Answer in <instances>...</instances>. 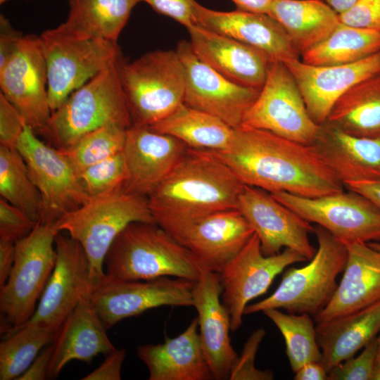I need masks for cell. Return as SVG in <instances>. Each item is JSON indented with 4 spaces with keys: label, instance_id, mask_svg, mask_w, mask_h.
I'll return each instance as SVG.
<instances>
[{
    "label": "cell",
    "instance_id": "cell-25",
    "mask_svg": "<svg viewBox=\"0 0 380 380\" xmlns=\"http://www.w3.org/2000/svg\"><path fill=\"white\" fill-rule=\"evenodd\" d=\"M347 260L343 277L327 305L315 316L327 322L380 302V251L367 243H345Z\"/></svg>",
    "mask_w": 380,
    "mask_h": 380
},
{
    "label": "cell",
    "instance_id": "cell-46",
    "mask_svg": "<svg viewBox=\"0 0 380 380\" xmlns=\"http://www.w3.org/2000/svg\"><path fill=\"white\" fill-rule=\"evenodd\" d=\"M126 350L117 349L108 353L103 362L96 369L82 378V380H120Z\"/></svg>",
    "mask_w": 380,
    "mask_h": 380
},
{
    "label": "cell",
    "instance_id": "cell-40",
    "mask_svg": "<svg viewBox=\"0 0 380 380\" xmlns=\"http://www.w3.org/2000/svg\"><path fill=\"white\" fill-rule=\"evenodd\" d=\"M379 342L373 338L357 355H354L328 373V380H372L377 360Z\"/></svg>",
    "mask_w": 380,
    "mask_h": 380
},
{
    "label": "cell",
    "instance_id": "cell-33",
    "mask_svg": "<svg viewBox=\"0 0 380 380\" xmlns=\"http://www.w3.org/2000/svg\"><path fill=\"white\" fill-rule=\"evenodd\" d=\"M325 122L355 136L380 137V75L355 84L342 95Z\"/></svg>",
    "mask_w": 380,
    "mask_h": 380
},
{
    "label": "cell",
    "instance_id": "cell-54",
    "mask_svg": "<svg viewBox=\"0 0 380 380\" xmlns=\"http://www.w3.org/2000/svg\"><path fill=\"white\" fill-rule=\"evenodd\" d=\"M372 380H380V358L376 360Z\"/></svg>",
    "mask_w": 380,
    "mask_h": 380
},
{
    "label": "cell",
    "instance_id": "cell-28",
    "mask_svg": "<svg viewBox=\"0 0 380 380\" xmlns=\"http://www.w3.org/2000/svg\"><path fill=\"white\" fill-rule=\"evenodd\" d=\"M93 308L90 295L85 296L65 319L53 341L48 378L58 376L72 360L89 362L99 354L108 355L115 348Z\"/></svg>",
    "mask_w": 380,
    "mask_h": 380
},
{
    "label": "cell",
    "instance_id": "cell-42",
    "mask_svg": "<svg viewBox=\"0 0 380 380\" xmlns=\"http://www.w3.org/2000/svg\"><path fill=\"white\" fill-rule=\"evenodd\" d=\"M37 223L20 208L0 198V239L15 243L27 236Z\"/></svg>",
    "mask_w": 380,
    "mask_h": 380
},
{
    "label": "cell",
    "instance_id": "cell-39",
    "mask_svg": "<svg viewBox=\"0 0 380 380\" xmlns=\"http://www.w3.org/2000/svg\"><path fill=\"white\" fill-rule=\"evenodd\" d=\"M77 177L89 198L124 189L127 170L123 152L88 167Z\"/></svg>",
    "mask_w": 380,
    "mask_h": 380
},
{
    "label": "cell",
    "instance_id": "cell-51",
    "mask_svg": "<svg viewBox=\"0 0 380 380\" xmlns=\"http://www.w3.org/2000/svg\"><path fill=\"white\" fill-rule=\"evenodd\" d=\"M295 380H328V372L320 362H310L298 369Z\"/></svg>",
    "mask_w": 380,
    "mask_h": 380
},
{
    "label": "cell",
    "instance_id": "cell-5",
    "mask_svg": "<svg viewBox=\"0 0 380 380\" xmlns=\"http://www.w3.org/2000/svg\"><path fill=\"white\" fill-rule=\"evenodd\" d=\"M121 59L75 90L52 113L44 137L53 147L69 148L84 135L104 126L127 129L132 125L118 71Z\"/></svg>",
    "mask_w": 380,
    "mask_h": 380
},
{
    "label": "cell",
    "instance_id": "cell-49",
    "mask_svg": "<svg viewBox=\"0 0 380 380\" xmlns=\"http://www.w3.org/2000/svg\"><path fill=\"white\" fill-rule=\"evenodd\" d=\"M15 255V243L0 239V288L8 280Z\"/></svg>",
    "mask_w": 380,
    "mask_h": 380
},
{
    "label": "cell",
    "instance_id": "cell-52",
    "mask_svg": "<svg viewBox=\"0 0 380 380\" xmlns=\"http://www.w3.org/2000/svg\"><path fill=\"white\" fill-rule=\"evenodd\" d=\"M237 9L268 14L273 0H232Z\"/></svg>",
    "mask_w": 380,
    "mask_h": 380
},
{
    "label": "cell",
    "instance_id": "cell-44",
    "mask_svg": "<svg viewBox=\"0 0 380 380\" xmlns=\"http://www.w3.org/2000/svg\"><path fill=\"white\" fill-rule=\"evenodd\" d=\"M338 15L343 24L380 32V0H357Z\"/></svg>",
    "mask_w": 380,
    "mask_h": 380
},
{
    "label": "cell",
    "instance_id": "cell-16",
    "mask_svg": "<svg viewBox=\"0 0 380 380\" xmlns=\"http://www.w3.org/2000/svg\"><path fill=\"white\" fill-rule=\"evenodd\" d=\"M56 261L31 318L34 324L57 332L83 297L90 295V267L81 244L61 232L55 239Z\"/></svg>",
    "mask_w": 380,
    "mask_h": 380
},
{
    "label": "cell",
    "instance_id": "cell-21",
    "mask_svg": "<svg viewBox=\"0 0 380 380\" xmlns=\"http://www.w3.org/2000/svg\"><path fill=\"white\" fill-rule=\"evenodd\" d=\"M219 273L201 267L192 289L203 351L213 379H229L238 357L229 337L230 315L221 299Z\"/></svg>",
    "mask_w": 380,
    "mask_h": 380
},
{
    "label": "cell",
    "instance_id": "cell-13",
    "mask_svg": "<svg viewBox=\"0 0 380 380\" xmlns=\"http://www.w3.org/2000/svg\"><path fill=\"white\" fill-rule=\"evenodd\" d=\"M194 281L162 277L148 280L106 276L90 293L91 303L107 329L120 321L160 306H193Z\"/></svg>",
    "mask_w": 380,
    "mask_h": 380
},
{
    "label": "cell",
    "instance_id": "cell-43",
    "mask_svg": "<svg viewBox=\"0 0 380 380\" xmlns=\"http://www.w3.org/2000/svg\"><path fill=\"white\" fill-rule=\"evenodd\" d=\"M26 125L20 112L0 93V146L16 148Z\"/></svg>",
    "mask_w": 380,
    "mask_h": 380
},
{
    "label": "cell",
    "instance_id": "cell-45",
    "mask_svg": "<svg viewBox=\"0 0 380 380\" xmlns=\"http://www.w3.org/2000/svg\"><path fill=\"white\" fill-rule=\"evenodd\" d=\"M148 4L159 14L170 17L186 27L195 25L194 6L195 0H139Z\"/></svg>",
    "mask_w": 380,
    "mask_h": 380
},
{
    "label": "cell",
    "instance_id": "cell-11",
    "mask_svg": "<svg viewBox=\"0 0 380 380\" xmlns=\"http://www.w3.org/2000/svg\"><path fill=\"white\" fill-rule=\"evenodd\" d=\"M347 190L315 198L283 191L270 194L302 218L324 228L343 243L380 242V209L361 194Z\"/></svg>",
    "mask_w": 380,
    "mask_h": 380
},
{
    "label": "cell",
    "instance_id": "cell-38",
    "mask_svg": "<svg viewBox=\"0 0 380 380\" xmlns=\"http://www.w3.org/2000/svg\"><path fill=\"white\" fill-rule=\"evenodd\" d=\"M126 129L117 125L104 126L84 135L69 148L58 150L79 174L88 167L122 151Z\"/></svg>",
    "mask_w": 380,
    "mask_h": 380
},
{
    "label": "cell",
    "instance_id": "cell-31",
    "mask_svg": "<svg viewBox=\"0 0 380 380\" xmlns=\"http://www.w3.org/2000/svg\"><path fill=\"white\" fill-rule=\"evenodd\" d=\"M148 127L177 138L190 148L215 151L229 148L234 129L219 118L184 103Z\"/></svg>",
    "mask_w": 380,
    "mask_h": 380
},
{
    "label": "cell",
    "instance_id": "cell-7",
    "mask_svg": "<svg viewBox=\"0 0 380 380\" xmlns=\"http://www.w3.org/2000/svg\"><path fill=\"white\" fill-rule=\"evenodd\" d=\"M118 71L132 124L151 126L184 103V71L176 51H150L132 62L122 58Z\"/></svg>",
    "mask_w": 380,
    "mask_h": 380
},
{
    "label": "cell",
    "instance_id": "cell-17",
    "mask_svg": "<svg viewBox=\"0 0 380 380\" xmlns=\"http://www.w3.org/2000/svg\"><path fill=\"white\" fill-rule=\"evenodd\" d=\"M175 51L184 71V103L219 118L233 128L240 127L260 89L236 84L220 74L198 58L189 42H179Z\"/></svg>",
    "mask_w": 380,
    "mask_h": 380
},
{
    "label": "cell",
    "instance_id": "cell-48",
    "mask_svg": "<svg viewBox=\"0 0 380 380\" xmlns=\"http://www.w3.org/2000/svg\"><path fill=\"white\" fill-rule=\"evenodd\" d=\"M53 350V342L47 345L37 356L18 380H44L48 378L50 360Z\"/></svg>",
    "mask_w": 380,
    "mask_h": 380
},
{
    "label": "cell",
    "instance_id": "cell-19",
    "mask_svg": "<svg viewBox=\"0 0 380 380\" xmlns=\"http://www.w3.org/2000/svg\"><path fill=\"white\" fill-rule=\"evenodd\" d=\"M189 147L177 138L132 124L126 129L123 155L127 170L124 189L148 197L170 175Z\"/></svg>",
    "mask_w": 380,
    "mask_h": 380
},
{
    "label": "cell",
    "instance_id": "cell-10",
    "mask_svg": "<svg viewBox=\"0 0 380 380\" xmlns=\"http://www.w3.org/2000/svg\"><path fill=\"white\" fill-rule=\"evenodd\" d=\"M241 126L308 145L314 143L321 129L310 115L293 75L277 60H271L265 82Z\"/></svg>",
    "mask_w": 380,
    "mask_h": 380
},
{
    "label": "cell",
    "instance_id": "cell-34",
    "mask_svg": "<svg viewBox=\"0 0 380 380\" xmlns=\"http://www.w3.org/2000/svg\"><path fill=\"white\" fill-rule=\"evenodd\" d=\"M380 51V32L340 23L322 42L303 53L302 61L312 65L348 64Z\"/></svg>",
    "mask_w": 380,
    "mask_h": 380
},
{
    "label": "cell",
    "instance_id": "cell-41",
    "mask_svg": "<svg viewBox=\"0 0 380 380\" xmlns=\"http://www.w3.org/2000/svg\"><path fill=\"white\" fill-rule=\"evenodd\" d=\"M265 333L264 329L260 328L251 334L231 370L229 380H272L274 379L272 371L260 370L255 366V356Z\"/></svg>",
    "mask_w": 380,
    "mask_h": 380
},
{
    "label": "cell",
    "instance_id": "cell-22",
    "mask_svg": "<svg viewBox=\"0 0 380 380\" xmlns=\"http://www.w3.org/2000/svg\"><path fill=\"white\" fill-rule=\"evenodd\" d=\"M253 234L241 212L234 208L198 220L174 239L191 253L201 267L220 273Z\"/></svg>",
    "mask_w": 380,
    "mask_h": 380
},
{
    "label": "cell",
    "instance_id": "cell-27",
    "mask_svg": "<svg viewBox=\"0 0 380 380\" xmlns=\"http://www.w3.org/2000/svg\"><path fill=\"white\" fill-rule=\"evenodd\" d=\"M198 330L196 317L177 336L137 347V355L148 368L149 380L213 379Z\"/></svg>",
    "mask_w": 380,
    "mask_h": 380
},
{
    "label": "cell",
    "instance_id": "cell-37",
    "mask_svg": "<svg viewBox=\"0 0 380 380\" xmlns=\"http://www.w3.org/2000/svg\"><path fill=\"white\" fill-rule=\"evenodd\" d=\"M278 328L284 337L291 369L295 373L306 363L320 362L321 350L318 344L316 326L308 313H285L279 309L262 312Z\"/></svg>",
    "mask_w": 380,
    "mask_h": 380
},
{
    "label": "cell",
    "instance_id": "cell-4",
    "mask_svg": "<svg viewBox=\"0 0 380 380\" xmlns=\"http://www.w3.org/2000/svg\"><path fill=\"white\" fill-rule=\"evenodd\" d=\"M156 224L148 198L122 189L89 198L57 222L82 246L89 260L91 289L104 278L103 261L117 236L130 223Z\"/></svg>",
    "mask_w": 380,
    "mask_h": 380
},
{
    "label": "cell",
    "instance_id": "cell-9",
    "mask_svg": "<svg viewBox=\"0 0 380 380\" xmlns=\"http://www.w3.org/2000/svg\"><path fill=\"white\" fill-rule=\"evenodd\" d=\"M59 232L56 223L38 222L15 242L11 272L0 288V310L11 329L25 324L34 314L56 265L55 239Z\"/></svg>",
    "mask_w": 380,
    "mask_h": 380
},
{
    "label": "cell",
    "instance_id": "cell-53",
    "mask_svg": "<svg viewBox=\"0 0 380 380\" xmlns=\"http://www.w3.org/2000/svg\"><path fill=\"white\" fill-rule=\"evenodd\" d=\"M338 14L349 9L357 0H324Z\"/></svg>",
    "mask_w": 380,
    "mask_h": 380
},
{
    "label": "cell",
    "instance_id": "cell-50",
    "mask_svg": "<svg viewBox=\"0 0 380 380\" xmlns=\"http://www.w3.org/2000/svg\"><path fill=\"white\" fill-rule=\"evenodd\" d=\"M346 189L355 191L372 201L380 209V179L348 182Z\"/></svg>",
    "mask_w": 380,
    "mask_h": 380
},
{
    "label": "cell",
    "instance_id": "cell-1",
    "mask_svg": "<svg viewBox=\"0 0 380 380\" xmlns=\"http://www.w3.org/2000/svg\"><path fill=\"white\" fill-rule=\"evenodd\" d=\"M209 151L243 184L270 193L315 198L346 189L312 145L265 130L240 126L227 149Z\"/></svg>",
    "mask_w": 380,
    "mask_h": 380
},
{
    "label": "cell",
    "instance_id": "cell-29",
    "mask_svg": "<svg viewBox=\"0 0 380 380\" xmlns=\"http://www.w3.org/2000/svg\"><path fill=\"white\" fill-rule=\"evenodd\" d=\"M380 332V302L354 313L317 323L320 362L329 372L354 356Z\"/></svg>",
    "mask_w": 380,
    "mask_h": 380
},
{
    "label": "cell",
    "instance_id": "cell-3",
    "mask_svg": "<svg viewBox=\"0 0 380 380\" xmlns=\"http://www.w3.org/2000/svg\"><path fill=\"white\" fill-rule=\"evenodd\" d=\"M110 279L174 277L196 281L201 267L191 253L157 224L135 222L115 239L103 261Z\"/></svg>",
    "mask_w": 380,
    "mask_h": 380
},
{
    "label": "cell",
    "instance_id": "cell-2",
    "mask_svg": "<svg viewBox=\"0 0 380 380\" xmlns=\"http://www.w3.org/2000/svg\"><path fill=\"white\" fill-rule=\"evenodd\" d=\"M243 186L211 152L189 148L148 201L156 223L175 238L208 215L237 208Z\"/></svg>",
    "mask_w": 380,
    "mask_h": 380
},
{
    "label": "cell",
    "instance_id": "cell-26",
    "mask_svg": "<svg viewBox=\"0 0 380 380\" xmlns=\"http://www.w3.org/2000/svg\"><path fill=\"white\" fill-rule=\"evenodd\" d=\"M311 145L343 185L380 179V137L355 136L324 122Z\"/></svg>",
    "mask_w": 380,
    "mask_h": 380
},
{
    "label": "cell",
    "instance_id": "cell-14",
    "mask_svg": "<svg viewBox=\"0 0 380 380\" xmlns=\"http://www.w3.org/2000/svg\"><path fill=\"white\" fill-rule=\"evenodd\" d=\"M306 260L302 255L288 248L277 254L265 255L260 239L254 232L219 273L221 299L230 315L231 331L241 326L248 303L265 293L279 274L291 265Z\"/></svg>",
    "mask_w": 380,
    "mask_h": 380
},
{
    "label": "cell",
    "instance_id": "cell-15",
    "mask_svg": "<svg viewBox=\"0 0 380 380\" xmlns=\"http://www.w3.org/2000/svg\"><path fill=\"white\" fill-rule=\"evenodd\" d=\"M39 36L27 34L0 69L1 93L20 112L27 125L44 136L52 111Z\"/></svg>",
    "mask_w": 380,
    "mask_h": 380
},
{
    "label": "cell",
    "instance_id": "cell-8",
    "mask_svg": "<svg viewBox=\"0 0 380 380\" xmlns=\"http://www.w3.org/2000/svg\"><path fill=\"white\" fill-rule=\"evenodd\" d=\"M52 113L77 89L122 58L117 43L75 35L60 25L39 36Z\"/></svg>",
    "mask_w": 380,
    "mask_h": 380
},
{
    "label": "cell",
    "instance_id": "cell-6",
    "mask_svg": "<svg viewBox=\"0 0 380 380\" xmlns=\"http://www.w3.org/2000/svg\"><path fill=\"white\" fill-rule=\"evenodd\" d=\"M313 227L317 248L309 263L286 270L276 290L268 297L248 305L244 315L274 308L315 317L327 305L337 289V277L344 270L347 248L324 228Z\"/></svg>",
    "mask_w": 380,
    "mask_h": 380
},
{
    "label": "cell",
    "instance_id": "cell-12",
    "mask_svg": "<svg viewBox=\"0 0 380 380\" xmlns=\"http://www.w3.org/2000/svg\"><path fill=\"white\" fill-rule=\"evenodd\" d=\"M41 197L39 222L56 223L89 200L67 158L26 125L16 145Z\"/></svg>",
    "mask_w": 380,
    "mask_h": 380
},
{
    "label": "cell",
    "instance_id": "cell-36",
    "mask_svg": "<svg viewBox=\"0 0 380 380\" xmlns=\"http://www.w3.org/2000/svg\"><path fill=\"white\" fill-rule=\"evenodd\" d=\"M0 195L36 222L39 221L40 194L23 157L16 148L0 146Z\"/></svg>",
    "mask_w": 380,
    "mask_h": 380
},
{
    "label": "cell",
    "instance_id": "cell-23",
    "mask_svg": "<svg viewBox=\"0 0 380 380\" xmlns=\"http://www.w3.org/2000/svg\"><path fill=\"white\" fill-rule=\"evenodd\" d=\"M194 15L196 25L258 49L272 60L285 62L300 57L284 28L269 14L215 11L195 1Z\"/></svg>",
    "mask_w": 380,
    "mask_h": 380
},
{
    "label": "cell",
    "instance_id": "cell-24",
    "mask_svg": "<svg viewBox=\"0 0 380 380\" xmlns=\"http://www.w3.org/2000/svg\"><path fill=\"white\" fill-rule=\"evenodd\" d=\"M187 30L192 49L203 63L236 84L261 89L272 60L267 54L196 24Z\"/></svg>",
    "mask_w": 380,
    "mask_h": 380
},
{
    "label": "cell",
    "instance_id": "cell-30",
    "mask_svg": "<svg viewBox=\"0 0 380 380\" xmlns=\"http://www.w3.org/2000/svg\"><path fill=\"white\" fill-rule=\"evenodd\" d=\"M268 14L284 28L300 56L341 23L339 15L324 0H273Z\"/></svg>",
    "mask_w": 380,
    "mask_h": 380
},
{
    "label": "cell",
    "instance_id": "cell-35",
    "mask_svg": "<svg viewBox=\"0 0 380 380\" xmlns=\"http://www.w3.org/2000/svg\"><path fill=\"white\" fill-rule=\"evenodd\" d=\"M56 335V332L34 324L9 329L0 344V379H17Z\"/></svg>",
    "mask_w": 380,
    "mask_h": 380
},
{
    "label": "cell",
    "instance_id": "cell-18",
    "mask_svg": "<svg viewBox=\"0 0 380 380\" xmlns=\"http://www.w3.org/2000/svg\"><path fill=\"white\" fill-rule=\"evenodd\" d=\"M237 209L258 235L262 253L272 255L291 248L311 260L317 248L309 234L314 227L262 189L243 184Z\"/></svg>",
    "mask_w": 380,
    "mask_h": 380
},
{
    "label": "cell",
    "instance_id": "cell-47",
    "mask_svg": "<svg viewBox=\"0 0 380 380\" xmlns=\"http://www.w3.org/2000/svg\"><path fill=\"white\" fill-rule=\"evenodd\" d=\"M23 36L12 27L8 18L0 15V69L13 53Z\"/></svg>",
    "mask_w": 380,
    "mask_h": 380
},
{
    "label": "cell",
    "instance_id": "cell-32",
    "mask_svg": "<svg viewBox=\"0 0 380 380\" xmlns=\"http://www.w3.org/2000/svg\"><path fill=\"white\" fill-rule=\"evenodd\" d=\"M139 0H69L68 18L60 26L79 37L117 43Z\"/></svg>",
    "mask_w": 380,
    "mask_h": 380
},
{
    "label": "cell",
    "instance_id": "cell-20",
    "mask_svg": "<svg viewBox=\"0 0 380 380\" xmlns=\"http://www.w3.org/2000/svg\"><path fill=\"white\" fill-rule=\"evenodd\" d=\"M299 87L313 120L324 123L338 99L355 84L380 75V51L342 65H312L300 58L284 62Z\"/></svg>",
    "mask_w": 380,
    "mask_h": 380
},
{
    "label": "cell",
    "instance_id": "cell-55",
    "mask_svg": "<svg viewBox=\"0 0 380 380\" xmlns=\"http://www.w3.org/2000/svg\"><path fill=\"white\" fill-rule=\"evenodd\" d=\"M367 243L372 248L380 251V242H369Z\"/></svg>",
    "mask_w": 380,
    "mask_h": 380
},
{
    "label": "cell",
    "instance_id": "cell-56",
    "mask_svg": "<svg viewBox=\"0 0 380 380\" xmlns=\"http://www.w3.org/2000/svg\"><path fill=\"white\" fill-rule=\"evenodd\" d=\"M377 338H378V342H379V352H378V355H377V359H378V358H380V332L377 336Z\"/></svg>",
    "mask_w": 380,
    "mask_h": 380
}]
</instances>
